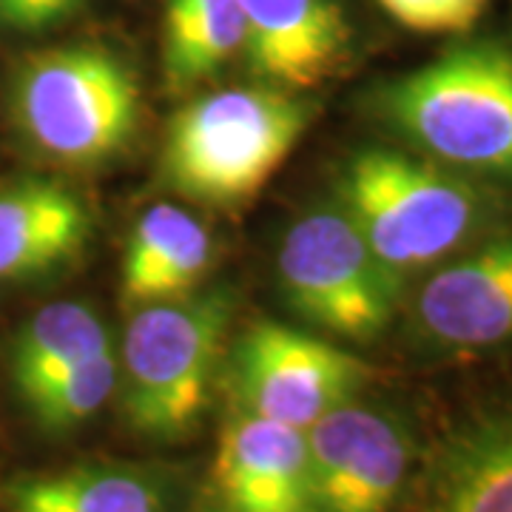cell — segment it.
Segmentation results:
<instances>
[{
    "label": "cell",
    "mask_w": 512,
    "mask_h": 512,
    "mask_svg": "<svg viewBox=\"0 0 512 512\" xmlns=\"http://www.w3.org/2000/svg\"><path fill=\"white\" fill-rule=\"evenodd\" d=\"M311 120V103L265 83L194 97L165 128L163 177L185 200L239 208L285 165Z\"/></svg>",
    "instance_id": "6da1fadb"
},
{
    "label": "cell",
    "mask_w": 512,
    "mask_h": 512,
    "mask_svg": "<svg viewBox=\"0 0 512 512\" xmlns=\"http://www.w3.org/2000/svg\"><path fill=\"white\" fill-rule=\"evenodd\" d=\"M387 126L458 171L512 180V55L470 40L376 94Z\"/></svg>",
    "instance_id": "7a4b0ae2"
},
{
    "label": "cell",
    "mask_w": 512,
    "mask_h": 512,
    "mask_svg": "<svg viewBox=\"0 0 512 512\" xmlns=\"http://www.w3.org/2000/svg\"><path fill=\"white\" fill-rule=\"evenodd\" d=\"M339 194L342 211L396 276L453 254L487 217V200L470 180L396 148L359 151Z\"/></svg>",
    "instance_id": "3957f363"
},
{
    "label": "cell",
    "mask_w": 512,
    "mask_h": 512,
    "mask_svg": "<svg viewBox=\"0 0 512 512\" xmlns=\"http://www.w3.org/2000/svg\"><path fill=\"white\" fill-rule=\"evenodd\" d=\"M12 109L23 137L43 157L94 168L131 143L140 86L126 60L106 46H55L20 63Z\"/></svg>",
    "instance_id": "277c9868"
},
{
    "label": "cell",
    "mask_w": 512,
    "mask_h": 512,
    "mask_svg": "<svg viewBox=\"0 0 512 512\" xmlns=\"http://www.w3.org/2000/svg\"><path fill=\"white\" fill-rule=\"evenodd\" d=\"M231 311L234 299L225 291H197L134 311L117 384L126 421L140 436L180 441L200 427Z\"/></svg>",
    "instance_id": "5b68a950"
},
{
    "label": "cell",
    "mask_w": 512,
    "mask_h": 512,
    "mask_svg": "<svg viewBox=\"0 0 512 512\" xmlns=\"http://www.w3.org/2000/svg\"><path fill=\"white\" fill-rule=\"evenodd\" d=\"M276 265L288 305L316 328L370 342L393 322L402 276L384 268L342 208L293 222Z\"/></svg>",
    "instance_id": "8992f818"
},
{
    "label": "cell",
    "mask_w": 512,
    "mask_h": 512,
    "mask_svg": "<svg viewBox=\"0 0 512 512\" xmlns=\"http://www.w3.org/2000/svg\"><path fill=\"white\" fill-rule=\"evenodd\" d=\"M370 376L356 353L276 322H256L234 350L239 410L296 430L350 402Z\"/></svg>",
    "instance_id": "52a82bcc"
},
{
    "label": "cell",
    "mask_w": 512,
    "mask_h": 512,
    "mask_svg": "<svg viewBox=\"0 0 512 512\" xmlns=\"http://www.w3.org/2000/svg\"><path fill=\"white\" fill-rule=\"evenodd\" d=\"M316 512H390L410 476L413 441L390 413L333 407L305 430Z\"/></svg>",
    "instance_id": "ba28073f"
},
{
    "label": "cell",
    "mask_w": 512,
    "mask_h": 512,
    "mask_svg": "<svg viewBox=\"0 0 512 512\" xmlns=\"http://www.w3.org/2000/svg\"><path fill=\"white\" fill-rule=\"evenodd\" d=\"M242 49L259 83L305 92L348 66L353 26L339 0H239Z\"/></svg>",
    "instance_id": "9c48e42d"
},
{
    "label": "cell",
    "mask_w": 512,
    "mask_h": 512,
    "mask_svg": "<svg viewBox=\"0 0 512 512\" xmlns=\"http://www.w3.org/2000/svg\"><path fill=\"white\" fill-rule=\"evenodd\" d=\"M222 512H316L305 430L237 410L211 467Z\"/></svg>",
    "instance_id": "30bf717a"
},
{
    "label": "cell",
    "mask_w": 512,
    "mask_h": 512,
    "mask_svg": "<svg viewBox=\"0 0 512 512\" xmlns=\"http://www.w3.org/2000/svg\"><path fill=\"white\" fill-rule=\"evenodd\" d=\"M416 322L444 350L512 342V231L430 276L416 296Z\"/></svg>",
    "instance_id": "8fae6325"
},
{
    "label": "cell",
    "mask_w": 512,
    "mask_h": 512,
    "mask_svg": "<svg viewBox=\"0 0 512 512\" xmlns=\"http://www.w3.org/2000/svg\"><path fill=\"white\" fill-rule=\"evenodd\" d=\"M92 237L86 200L66 183L26 177L0 188V282L55 274Z\"/></svg>",
    "instance_id": "7c38bea8"
},
{
    "label": "cell",
    "mask_w": 512,
    "mask_h": 512,
    "mask_svg": "<svg viewBox=\"0 0 512 512\" xmlns=\"http://www.w3.org/2000/svg\"><path fill=\"white\" fill-rule=\"evenodd\" d=\"M413 512H512V402L481 410L433 453Z\"/></svg>",
    "instance_id": "4fadbf2b"
},
{
    "label": "cell",
    "mask_w": 512,
    "mask_h": 512,
    "mask_svg": "<svg viewBox=\"0 0 512 512\" xmlns=\"http://www.w3.org/2000/svg\"><path fill=\"white\" fill-rule=\"evenodd\" d=\"M211 256L214 242L205 222L171 202L151 205L128 231L120 265L123 305L137 311L197 293Z\"/></svg>",
    "instance_id": "5bb4252c"
},
{
    "label": "cell",
    "mask_w": 512,
    "mask_h": 512,
    "mask_svg": "<svg viewBox=\"0 0 512 512\" xmlns=\"http://www.w3.org/2000/svg\"><path fill=\"white\" fill-rule=\"evenodd\" d=\"M9 512H165L163 487L126 464H80L9 484Z\"/></svg>",
    "instance_id": "9a60e30c"
},
{
    "label": "cell",
    "mask_w": 512,
    "mask_h": 512,
    "mask_svg": "<svg viewBox=\"0 0 512 512\" xmlns=\"http://www.w3.org/2000/svg\"><path fill=\"white\" fill-rule=\"evenodd\" d=\"M239 0H168L163 15V80L171 94L208 83L239 55Z\"/></svg>",
    "instance_id": "2e32d148"
},
{
    "label": "cell",
    "mask_w": 512,
    "mask_h": 512,
    "mask_svg": "<svg viewBox=\"0 0 512 512\" xmlns=\"http://www.w3.org/2000/svg\"><path fill=\"white\" fill-rule=\"evenodd\" d=\"M106 345L111 336L103 319L80 302H57L37 311L9 345V373L18 396L29 399Z\"/></svg>",
    "instance_id": "e0dca14e"
},
{
    "label": "cell",
    "mask_w": 512,
    "mask_h": 512,
    "mask_svg": "<svg viewBox=\"0 0 512 512\" xmlns=\"http://www.w3.org/2000/svg\"><path fill=\"white\" fill-rule=\"evenodd\" d=\"M117 376H120L117 353L111 345H106L94 350L83 362H77L72 370H66L60 379L23 399V404L43 433L52 436L72 433L109 402L111 393L117 390Z\"/></svg>",
    "instance_id": "ac0fdd59"
},
{
    "label": "cell",
    "mask_w": 512,
    "mask_h": 512,
    "mask_svg": "<svg viewBox=\"0 0 512 512\" xmlns=\"http://www.w3.org/2000/svg\"><path fill=\"white\" fill-rule=\"evenodd\" d=\"M382 12L416 35H464L493 0H376Z\"/></svg>",
    "instance_id": "d6986e66"
},
{
    "label": "cell",
    "mask_w": 512,
    "mask_h": 512,
    "mask_svg": "<svg viewBox=\"0 0 512 512\" xmlns=\"http://www.w3.org/2000/svg\"><path fill=\"white\" fill-rule=\"evenodd\" d=\"M83 0H0V23L20 35H40L69 20Z\"/></svg>",
    "instance_id": "ffe728a7"
}]
</instances>
